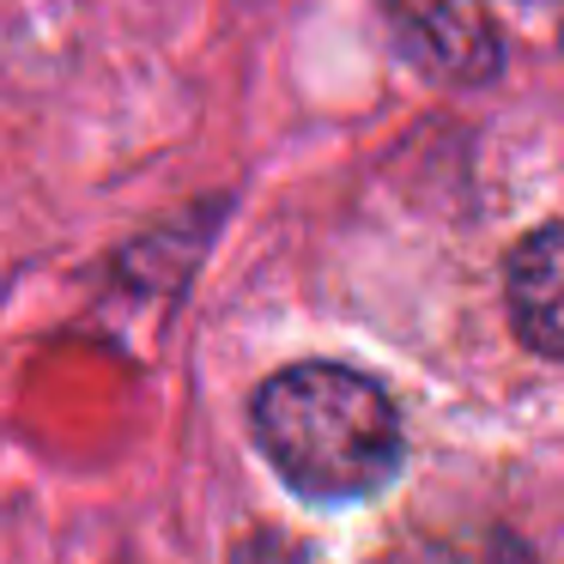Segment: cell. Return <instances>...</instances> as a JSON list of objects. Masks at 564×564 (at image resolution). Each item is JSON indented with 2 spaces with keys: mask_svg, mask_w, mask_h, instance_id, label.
Wrapping results in <instances>:
<instances>
[{
  "mask_svg": "<svg viewBox=\"0 0 564 564\" xmlns=\"http://www.w3.org/2000/svg\"><path fill=\"white\" fill-rule=\"evenodd\" d=\"M256 437L292 491L316 503L370 498L401 467V419L346 365H292L256 394Z\"/></svg>",
  "mask_w": 564,
  "mask_h": 564,
  "instance_id": "6da1fadb",
  "label": "cell"
},
{
  "mask_svg": "<svg viewBox=\"0 0 564 564\" xmlns=\"http://www.w3.org/2000/svg\"><path fill=\"white\" fill-rule=\"evenodd\" d=\"M401 37L449 79H491L498 74V37L474 0H389Z\"/></svg>",
  "mask_w": 564,
  "mask_h": 564,
  "instance_id": "7a4b0ae2",
  "label": "cell"
},
{
  "mask_svg": "<svg viewBox=\"0 0 564 564\" xmlns=\"http://www.w3.org/2000/svg\"><path fill=\"white\" fill-rule=\"evenodd\" d=\"M510 322L528 352L564 358V225L522 237L510 256Z\"/></svg>",
  "mask_w": 564,
  "mask_h": 564,
  "instance_id": "3957f363",
  "label": "cell"
},
{
  "mask_svg": "<svg viewBox=\"0 0 564 564\" xmlns=\"http://www.w3.org/2000/svg\"><path fill=\"white\" fill-rule=\"evenodd\" d=\"M431 564H534V552L516 534H467V540H449Z\"/></svg>",
  "mask_w": 564,
  "mask_h": 564,
  "instance_id": "277c9868",
  "label": "cell"
},
{
  "mask_svg": "<svg viewBox=\"0 0 564 564\" xmlns=\"http://www.w3.org/2000/svg\"><path fill=\"white\" fill-rule=\"evenodd\" d=\"M231 564H310V558H304V552H297L285 534H249L243 546H237Z\"/></svg>",
  "mask_w": 564,
  "mask_h": 564,
  "instance_id": "5b68a950",
  "label": "cell"
}]
</instances>
